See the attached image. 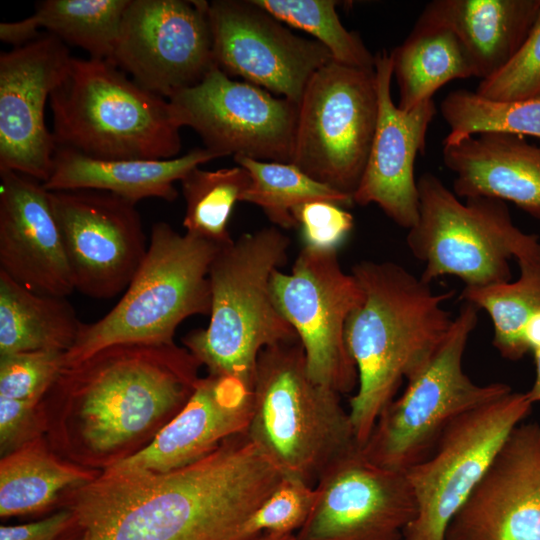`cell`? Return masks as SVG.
<instances>
[{
	"mask_svg": "<svg viewBox=\"0 0 540 540\" xmlns=\"http://www.w3.org/2000/svg\"><path fill=\"white\" fill-rule=\"evenodd\" d=\"M282 477L246 432L171 471L112 466L62 496L58 540H264L247 524Z\"/></svg>",
	"mask_w": 540,
	"mask_h": 540,
	"instance_id": "1",
	"label": "cell"
},
{
	"mask_svg": "<svg viewBox=\"0 0 540 540\" xmlns=\"http://www.w3.org/2000/svg\"><path fill=\"white\" fill-rule=\"evenodd\" d=\"M201 364L172 344H117L63 367L40 400L64 459L105 470L147 447L185 406Z\"/></svg>",
	"mask_w": 540,
	"mask_h": 540,
	"instance_id": "2",
	"label": "cell"
},
{
	"mask_svg": "<svg viewBox=\"0 0 540 540\" xmlns=\"http://www.w3.org/2000/svg\"><path fill=\"white\" fill-rule=\"evenodd\" d=\"M363 300L345 327L358 384L349 401L357 444L362 447L382 411L407 380L434 353L454 318L444 308L454 291L431 284L391 261L353 266Z\"/></svg>",
	"mask_w": 540,
	"mask_h": 540,
	"instance_id": "3",
	"label": "cell"
},
{
	"mask_svg": "<svg viewBox=\"0 0 540 540\" xmlns=\"http://www.w3.org/2000/svg\"><path fill=\"white\" fill-rule=\"evenodd\" d=\"M289 238L276 226L242 234L220 248L209 270L208 326L187 333L184 347L208 374L253 384L261 351L299 340L278 310L272 275L288 259Z\"/></svg>",
	"mask_w": 540,
	"mask_h": 540,
	"instance_id": "4",
	"label": "cell"
},
{
	"mask_svg": "<svg viewBox=\"0 0 540 540\" xmlns=\"http://www.w3.org/2000/svg\"><path fill=\"white\" fill-rule=\"evenodd\" d=\"M49 105L56 147L103 160H166L182 147L169 100L105 59L72 57Z\"/></svg>",
	"mask_w": 540,
	"mask_h": 540,
	"instance_id": "5",
	"label": "cell"
},
{
	"mask_svg": "<svg viewBox=\"0 0 540 540\" xmlns=\"http://www.w3.org/2000/svg\"><path fill=\"white\" fill-rule=\"evenodd\" d=\"M340 396L310 378L299 340L268 346L257 360L246 433L283 476L315 486L359 446Z\"/></svg>",
	"mask_w": 540,
	"mask_h": 540,
	"instance_id": "6",
	"label": "cell"
},
{
	"mask_svg": "<svg viewBox=\"0 0 540 540\" xmlns=\"http://www.w3.org/2000/svg\"><path fill=\"white\" fill-rule=\"evenodd\" d=\"M146 256L119 302L82 323L64 367L117 344H172L177 327L211 312L210 266L222 246L154 223Z\"/></svg>",
	"mask_w": 540,
	"mask_h": 540,
	"instance_id": "7",
	"label": "cell"
},
{
	"mask_svg": "<svg viewBox=\"0 0 540 540\" xmlns=\"http://www.w3.org/2000/svg\"><path fill=\"white\" fill-rule=\"evenodd\" d=\"M479 309L464 302L444 340L406 381L403 393L379 415L363 453L373 462L406 472L424 461L461 415L512 391L502 382L477 384L463 370Z\"/></svg>",
	"mask_w": 540,
	"mask_h": 540,
	"instance_id": "8",
	"label": "cell"
},
{
	"mask_svg": "<svg viewBox=\"0 0 540 540\" xmlns=\"http://www.w3.org/2000/svg\"><path fill=\"white\" fill-rule=\"evenodd\" d=\"M419 216L407 245L424 263L420 278L431 284L455 276L465 287H485L512 278L515 258L529 233L518 228L505 201L477 196L465 202L430 172L417 180Z\"/></svg>",
	"mask_w": 540,
	"mask_h": 540,
	"instance_id": "9",
	"label": "cell"
},
{
	"mask_svg": "<svg viewBox=\"0 0 540 540\" xmlns=\"http://www.w3.org/2000/svg\"><path fill=\"white\" fill-rule=\"evenodd\" d=\"M298 107L291 163L353 198L378 120L374 69L331 60L312 76Z\"/></svg>",
	"mask_w": 540,
	"mask_h": 540,
	"instance_id": "10",
	"label": "cell"
},
{
	"mask_svg": "<svg viewBox=\"0 0 540 540\" xmlns=\"http://www.w3.org/2000/svg\"><path fill=\"white\" fill-rule=\"evenodd\" d=\"M532 405L525 393L511 391L466 412L447 428L433 453L405 472L417 514L403 540H446L452 518Z\"/></svg>",
	"mask_w": 540,
	"mask_h": 540,
	"instance_id": "11",
	"label": "cell"
},
{
	"mask_svg": "<svg viewBox=\"0 0 540 540\" xmlns=\"http://www.w3.org/2000/svg\"><path fill=\"white\" fill-rule=\"evenodd\" d=\"M271 290L303 347L310 378L340 395L357 388L345 327L363 291L352 273L341 268L337 251L302 247L290 273H273Z\"/></svg>",
	"mask_w": 540,
	"mask_h": 540,
	"instance_id": "12",
	"label": "cell"
},
{
	"mask_svg": "<svg viewBox=\"0 0 540 540\" xmlns=\"http://www.w3.org/2000/svg\"><path fill=\"white\" fill-rule=\"evenodd\" d=\"M181 127L192 128L219 158L291 163L298 104L232 79L217 66L168 98Z\"/></svg>",
	"mask_w": 540,
	"mask_h": 540,
	"instance_id": "13",
	"label": "cell"
},
{
	"mask_svg": "<svg viewBox=\"0 0 540 540\" xmlns=\"http://www.w3.org/2000/svg\"><path fill=\"white\" fill-rule=\"evenodd\" d=\"M205 0H130L108 60L166 99L198 84L216 63Z\"/></svg>",
	"mask_w": 540,
	"mask_h": 540,
	"instance_id": "14",
	"label": "cell"
},
{
	"mask_svg": "<svg viewBox=\"0 0 540 540\" xmlns=\"http://www.w3.org/2000/svg\"><path fill=\"white\" fill-rule=\"evenodd\" d=\"M75 290L107 299L125 291L148 245L136 204L110 192L49 191Z\"/></svg>",
	"mask_w": 540,
	"mask_h": 540,
	"instance_id": "15",
	"label": "cell"
},
{
	"mask_svg": "<svg viewBox=\"0 0 540 540\" xmlns=\"http://www.w3.org/2000/svg\"><path fill=\"white\" fill-rule=\"evenodd\" d=\"M315 491L297 540H403L417 514L406 473L371 461L360 446L334 461Z\"/></svg>",
	"mask_w": 540,
	"mask_h": 540,
	"instance_id": "16",
	"label": "cell"
},
{
	"mask_svg": "<svg viewBox=\"0 0 540 540\" xmlns=\"http://www.w3.org/2000/svg\"><path fill=\"white\" fill-rule=\"evenodd\" d=\"M216 66L299 104L312 76L333 60L316 40L292 33L253 0L208 3Z\"/></svg>",
	"mask_w": 540,
	"mask_h": 540,
	"instance_id": "17",
	"label": "cell"
},
{
	"mask_svg": "<svg viewBox=\"0 0 540 540\" xmlns=\"http://www.w3.org/2000/svg\"><path fill=\"white\" fill-rule=\"evenodd\" d=\"M72 57L48 32L0 54V170L48 180L56 143L45 105Z\"/></svg>",
	"mask_w": 540,
	"mask_h": 540,
	"instance_id": "18",
	"label": "cell"
},
{
	"mask_svg": "<svg viewBox=\"0 0 540 540\" xmlns=\"http://www.w3.org/2000/svg\"><path fill=\"white\" fill-rule=\"evenodd\" d=\"M446 540H540V423H521L452 518Z\"/></svg>",
	"mask_w": 540,
	"mask_h": 540,
	"instance_id": "19",
	"label": "cell"
},
{
	"mask_svg": "<svg viewBox=\"0 0 540 540\" xmlns=\"http://www.w3.org/2000/svg\"><path fill=\"white\" fill-rule=\"evenodd\" d=\"M378 120L369 157L354 204H376L393 222L409 230L418 220L419 192L415 160L424 154L427 130L436 114L433 99L410 111L391 96L392 59L386 50L375 54Z\"/></svg>",
	"mask_w": 540,
	"mask_h": 540,
	"instance_id": "20",
	"label": "cell"
},
{
	"mask_svg": "<svg viewBox=\"0 0 540 540\" xmlns=\"http://www.w3.org/2000/svg\"><path fill=\"white\" fill-rule=\"evenodd\" d=\"M0 179V272L35 293L69 296L75 287L49 191L11 170Z\"/></svg>",
	"mask_w": 540,
	"mask_h": 540,
	"instance_id": "21",
	"label": "cell"
},
{
	"mask_svg": "<svg viewBox=\"0 0 540 540\" xmlns=\"http://www.w3.org/2000/svg\"><path fill=\"white\" fill-rule=\"evenodd\" d=\"M252 405L253 384L233 376L201 377L185 406L154 440L113 466L167 472L189 465L246 432Z\"/></svg>",
	"mask_w": 540,
	"mask_h": 540,
	"instance_id": "22",
	"label": "cell"
},
{
	"mask_svg": "<svg viewBox=\"0 0 540 540\" xmlns=\"http://www.w3.org/2000/svg\"><path fill=\"white\" fill-rule=\"evenodd\" d=\"M442 157L455 174L452 191L459 198L512 202L540 220V146L524 136L490 131L443 144Z\"/></svg>",
	"mask_w": 540,
	"mask_h": 540,
	"instance_id": "23",
	"label": "cell"
},
{
	"mask_svg": "<svg viewBox=\"0 0 540 540\" xmlns=\"http://www.w3.org/2000/svg\"><path fill=\"white\" fill-rule=\"evenodd\" d=\"M219 158L206 148L166 160H103L56 147L53 167L43 184L48 191L93 189L136 204L146 198L174 201V183L192 169Z\"/></svg>",
	"mask_w": 540,
	"mask_h": 540,
	"instance_id": "24",
	"label": "cell"
},
{
	"mask_svg": "<svg viewBox=\"0 0 540 540\" xmlns=\"http://www.w3.org/2000/svg\"><path fill=\"white\" fill-rule=\"evenodd\" d=\"M539 11L540 0H434L421 14L456 34L481 81L515 55Z\"/></svg>",
	"mask_w": 540,
	"mask_h": 540,
	"instance_id": "25",
	"label": "cell"
},
{
	"mask_svg": "<svg viewBox=\"0 0 540 540\" xmlns=\"http://www.w3.org/2000/svg\"><path fill=\"white\" fill-rule=\"evenodd\" d=\"M100 472L64 459L46 437L35 438L1 456L0 517L43 511Z\"/></svg>",
	"mask_w": 540,
	"mask_h": 540,
	"instance_id": "26",
	"label": "cell"
},
{
	"mask_svg": "<svg viewBox=\"0 0 540 540\" xmlns=\"http://www.w3.org/2000/svg\"><path fill=\"white\" fill-rule=\"evenodd\" d=\"M390 55L399 89L398 107L404 111L433 99L435 92L452 80L475 77L456 34L422 14L407 38Z\"/></svg>",
	"mask_w": 540,
	"mask_h": 540,
	"instance_id": "27",
	"label": "cell"
},
{
	"mask_svg": "<svg viewBox=\"0 0 540 540\" xmlns=\"http://www.w3.org/2000/svg\"><path fill=\"white\" fill-rule=\"evenodd\" d=\"M130 0H45L22 20L1 22L0 39L18 46L35 38L39 28L65 44L109 60Z\"/></svg>",
	"mask_w": 540,
	"mask_h": 540,
	"instance_id": "28",
	"label": "cell"
},
{
	"mask_svg": "<svg viewBox=\"0 0 540 540\" xmlns=\"http://www.w3.org/2000/svg\"><path fill=\"white\" fill-rule=\"evenodd\" d=\"M82 322L66 297L35 293L0 272V355L68 352Z\"/></svg>",
	"mask_w": 540,
	"mask_h": 540,
	"instance_id": "29",
	"label": "cell"
},
{
	"mask_svg": "<svg viewBox=\"0 0 540 540\" xmlns=\"http://www.w3.org/2000/svg\"><path fill=\"white\" fill-rule=\"evenodd\" d=\"M517 279L485 287H464L460 298L488 313L493 324V345L508 360L523 358L530 350L525 339L528 322L540 312V240L528 238L514 258Z\"/></svg>",
	"mask_w": 540,
	"mask_h": 540,
	"instance_id": "30",
	"label": "cell"
},
{
	"mask_svg": "<svg viewBox=\"0 0 540 540\" xmlns=\"http://www.w3.org/2000/svg\"><path fill=\"white\" fill-rule=\"evenodd\" d=\"M234 161L251 176V184L240 202L261 208L278 228H297L292 211L305 202L325 200L344 208L354 204L351 196L316 181L292 163L261 161L245 156H234Z\"/></svg>",
	"mask_w": 540,
	"mask_h": 540,
	"instance_id": "31",
	"label": "cell"
},
{
	"mask_svg": "<svg viewBox=\"0 0 540 540\" xmlns=\"http://www.w3.org/2000/svg\"><path fill=\"white\" fill-rule=\"evenodd\" d=\"M186 203L183 226L186 233L220 246L231 243L228 223L236 202L251 184L242 166L204 170L200 166L180 181Z\"/></svg>",
	"mask_w": 540,
	"mask_h": 540,
	"instance_id": "32",
	"label": "cell"
},
{
	"mask_svg": "<svg viewBox=\"0 0 540 540\" xmlns=\"http://www.w3.org/2000/svg\"><path fill=\"white\" fill-rule=\"evenodd\" d=\"M440 112L449 126L443 144L490 131L540 138V97L499 102L456 89L444 97Z\"/></svg>",
	"mask_w": 540,
	"mask_h": 540,
	"instance_id": "33",
	"label": "cell"
},
{
	"mask_svg": "<svg viewBox=\"0 0 540 540\" xmlns=\"http://www.w3.org/2000/svg\"><path fill=\"white\" fill-rule=\"evenodd\" d=\"M281 22L312 35L333 60L352 67L374 69L373 55L356 32L348 31L334 0H253Z\"/></svg>",
	"mask_w": 540,
	"mask_h": 540,
	"instance_id": "34",
	"label": "cell"
},
{
	"mask_svg": "<svg viewBox=\"0 0 540 540\" xmlns=\"http://www.w3.org/2000/svg\"><path fill=\"white\" fill-rule=\"evenodd\" d=\"M475 92L499 102L540 97V11L515 55L496 74L481 80Z\"/></svg>",
	"mask_w": 540,
	"mask_h": 540,
	"instance_id": "35",
	"label": "cell"
},
{
	"mask_svg": "<svg viewBox=\"0 0 540 540\" xmlns=\"http://www.w3.org/2000/svg\"><path fill=\"white\" fill-rule=\"evenodd\" d=\"M315 486L283 476L250 517L247 528L256 535H285L297 532L307 520L315 501Z\"/></svg>",
	"mask_w": 540,
	"mask_h": 540,
	"instance_id": "36",
	"label": "cell"
},
{
	"mask_svg": "<svg viewBox=\"0 0 540 540\" xmlns=\"http://www.w3.org/2000/svg\"><path fill=\"white\" fill-rule=\"evenodd\" d=\"M64 354L40 350L0 355V397L40 401L62 371Z\"/></svg>",
	"mask_w": 540,
	"mask_h": 540,
	"instance_id": "37",
	"label": "cell"
},
{
	"mask_svg": "<svg viewBox=\"0 0 540 540\" xmlns=\"http://www.w3.org/2000/svg\"><path fill=\"white\" fill-rule=\"evenodd\" d=\"M303 247L337 251L353 229V216L342 206L325 200L302 203L292 211Z\"/></svg>",
	"mask_w": 540,
	"mask_h": 540,
	"instance_id": "38",
	"label": "cell"
},
{
	"mask_svg": "<svg viewBox=\"0 0 540 540\" xmlns=\"http://www.w3.org/2000/svg\"><path fill=\"white\" fill-rule=\"evenodd\" d=\"M45 417L40 401L0 397V453L4 456L43 436Z\"/></svg>",
	"mask_w": 540,
	"mask_h": 540,
	"instance_id": "39",
	"label": "cell"
},
{
	"mask_svg": "<svg viewBox=\"0 0 540 540\" xmlns=\"http://www.w3.org/2000/svg\"><path fill=\"white\" fill-rule=\"evenodd\" d=\"M71 521V512L61 508L58 512L34 522L1 525L0 540H58Z\"/></svg>",
	"mask_w": 540,
	"mask_h": 540,
	"instance_id": "40",
	"label": "cell"
},
{
	"mask_svg": "<svg viewBox=\"0 0 540 540\" xmlns=\"http://www.w3.org/2000/svg\"><path fill=\"white\" fill-rule=\"evenodd\" d=\"M525 339L530 350L540 347V312L528 322L525 330Z\"/></svg>",
	"mask_w": 540,
	"mask_h": 540,
	"instance_id": "41",
	"label": "cell"
},
{
	"mask_svg": "<svg viewBox=\"0 0 540 540\" xmlns=\"http://www.w3.org/2000/svg\"><path fill=\"white\" fill-rule=\"evenodd\" d=\"M532 351L534 353L536 375L532 387L525 394L528 400L534 404L540 402V347L534 348Z\"/></svg>",
	"mask_w": 540,
	"mask_h": 540,
	"instance_id": "42",
	"label": "cell"
},
{
	"mask_svg": "<svg viewBox=\"0 0 540 540\" xmlns=\"http://www.w3.org/2000/svg\"><path fill=\"white\" fill-rule=\"evenodd\" d=\"M264 540H297L295 533L285 535L267 534Z\"/></svg>",
	"mask_w": 540,
	"mask_h": 540,
	"instance_id": "43",
	"label": "cell"
}]
</instances>
